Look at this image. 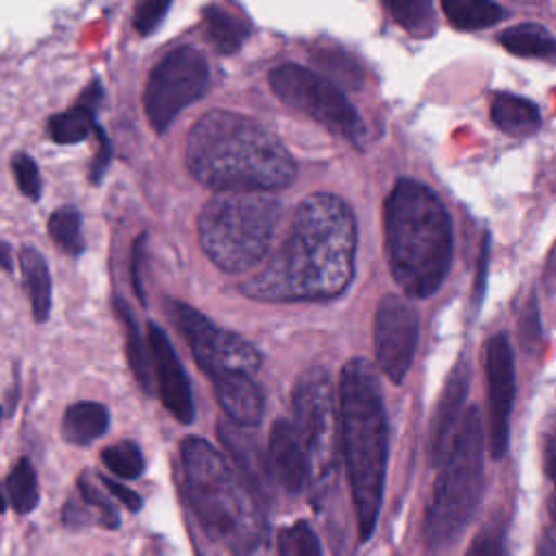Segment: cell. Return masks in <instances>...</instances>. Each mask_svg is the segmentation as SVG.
Wrapping results in <instances>:
<instances>
[{"label": "cell", "instance_id": "obj_14", "mask_svg": "<svg viewBox=\"0 0 556 556\" xmlns=\"http://www.w3.org/2000/svg\"><path fill=\"white\" fill-rule=\"evenodd\" d=\"M148 348L152 354V367L163 406L182 424H191L195 415L189 378L167 339L165 330L156 324L148 326Z\"/></svg>", "mask_w": 556, "mask_h": 556}, {"label": "cell", "instance_id": "obj_38", "mask_svg": "<svg viewBox=\"0 0 556 556\" xmlns=\"http://www.w3.org/2000/svg\"><path fill=\"white\" fill-rule=\"evenodd\" d=\"M11 267H13V261H11V245L0 239V269H2V271H11Z\"/></svg>", "mask_w": 556, "mask_h": 556}, {"label": "cell", "instance_id": "obj_13", "mask_svg": "<svg viewBox=\"0 0 556 556\" xmlns=\"http://www.w3.org/2000/svg\"><path fill=\"white\" fill-rule=\"evenodd\" d=\"M486 384H489V452L502 458L508 450L510 410L515 397V361L506 334H495L486 343Z\"/></svg>", "mask_w": 556, "mask_h": 556}, {"label": "cell", "instance_id": "obj_23", "mask_svg": "<svg viewBox=\"0 0 556 556\" xmlns=\"http://www.w3.org/2000/svg\"><path fill=\"white\" fill-rule=\"evenodd\" d=\"M500 43L517 56H552L556 39L541 24H517L500 35Z\"/></svg>", "mask_w": 556, "mask_h": 556}, {"label": "cell", "instance_id": "obj_8", "mask_svg": "<svg viewBox=\"0 0 556 556\" xmlns=\"http://www.w3.org/2000/svg\"><path fill=\"white\" fill-rule=\"evenodd\" d=\"M295 428L308 458V484L319 500L334 480L339 450V417L334 408V391L326 369H308L293 393Z\"/></svg>", "mask_w": 556, "mask_h": 556}, {"label": "cell", "instance_id": "obj_24", "mask_svg": "<svg viewBox=\"0 0 556 556\" xmlns=\"http://www.w3.org/2000/svg\"><path fill=\"white\" fill-rule=\"evenodd\" d=\"M93 113H96L93 106H89L85 102H78L74 109L50 117L48 132H50L52 141H56V143H78V141L87 139V135L91 130H96Z\"/></svg>", "mask_w": 556, "mask_h": 556}, {"label": "cell", "instance_id": "obj_40", "mask_svg": "<svg viewBox=\"0 0 556 556\" xmlns=\"http://www.w3.org/2000/svg\"><path fill=\"white\" fill-rule=\"evenodd\" d=\"M7 508V500H4V493H2V486H0V513Z\"/></svg>", "mask_w": 556, "mask_h": 556}, {"label": "cell", "instance_id": "obj_7", "mask_svg": "<svg viewBox=\"0 0 556 556\" xmlns=\"http://www.w3.org/2000/svg\"><path fill=\"white\" fill-rule=\"evenodd\" d=\"M482 467L484 428L478 408H471L456 430L424 519V541L430 549H445L463 534L482 495Z\"/></svg>", "mask_w": 556, "mask_h": 556}, {"label": "cell", "instance_id": "obj_6", "mask_svg": "<svg viewBox=\"0 0 556 556\" xmlns=\"http://www.w3.org/2000/svg\"><path fill=\"white\" fill-rule=\"evenodd\" d=\"M278 219L280 202L267 191H219L200 213V245L222 271L241 274L265 258Z\"/></svg>", "mask_w": 556, "mask_h": 556}, {"label": "cell", "instance_id": "obj_10", "mask_svg": "<svg viewBox=\"0 0 556 556\" xmlns=\"http://www.w3.org/2000/svg\"><path fill=\"white\" fill-rule=\"evenodd\" d=\"M211 70L204 54L191 46L167 52L150 72L143 91V109L156 132L169 128L176 115L204 96Z\"/></svg>", "mask_w": 556, "mask_h": 556}, {"label": "cell", "instance_id": "obj_29", "mask_svg": "<svg viewBox=\"0 0 556 556\" xmlns=\"http://www.w3.org/2000/svg\"><path fill=\"white\" fill-rule=\"evenodd\" d=\"M104 465L119 478L132 480L143 473V454L132 441H119L115 445H109L102 450Z\"/></svg>", "mask_w": 556, "mask_h": 556}, {"label": "cell", "instance_id": "obj_2", "mask_svg": "<svg viewBox=\"0 0 556 556\" xmlns=\"http://www.w3.org/2000/svg\"><path fill=\"white\" fill-rule=\"evenodd\" d=\"M185 161L195 180L217 191H274L295 180L289 150L256 119L204 113L187 137Z\"/></svg>", "mask_w": 556, "mask_h": 556}, {"label": "cell", "instance_id": "obj_30", "mask_svg": "<svg viewBox=\"0 0 556 556\" xmlns=\"http://www.w3.org/2000/svg\"><path fill=\"white\" fill-rule=\"evenodd\" d=\"M278 554L282 556H317L321 545L306 521H298L278 534Z\"/></svg>", "mask_w": 556, "mask_h": 556}, {"label": "cell", "instance_id": "obj_33", "mask_svg": "<svg viewBox=\"0 0 556 556\" xmlns=\"http://www.w3.org/2000/svg\"><path fill=\"white\" fill-rule=\"evenodd\" d=\"M78 491H80L83 500H85L89 506H93V508L98 510V519H100L106 528H117V526H119V515H117V510L113 508V504L106 500V495H104L98 486H93L91 482H87L85 476L78 480Z\"/></svg>", "mask_w": 556, "mask_h": 556}, {"label": "cell", "instance_id": "obj_1", "mask_svg": "<svg viewBox=\"0 0 556 556\" xmlns=\"http://www.w3.org/2000/svg\"><path fill=\"white\" fill-rule=\"evenodd\" d=\"M354 250L350 206L332 193H313L298 204L282 245L241 291L267 302L334 298L352 280Z\"/></svg>", "mask_w": 556, "mask_h": 556}, {"label": "cell", "instance_id": "obj_12", "mask_svg": "<svg viewBox=\"0 0 556 556\" xmlns=\"http://www.w3.org/2000/svg\"><path fill=\"white\" fill-rule=\"evenodd\" d=\"M419 339V319L415 308L400 295L380 300L374 319V350L382 374L400 384L413 363Z\"/></svg>", "mask_w": 556, "mask_h": 556}, {"label": "cell", "instance_id": "obj_15", "mask_svg": "<svg viewBox=\"0 0 556 556\" xmlns=\"http://www.w3.org/2000/svg\"><path fill=\"white\" fill-rule=\"evenodd\" d=\"M265 471L282 491L295 495L308 484V458L295 424L278 419L265 452Z\"/></svg>", "mask_w": 556, "mask_h": 556}, {"label": "cell", "instance_id": "obj_21", "mask_svg": "<svg viewBox=\"0 0 556 556\" xmlns=\"http://www.w3.org/2000/svg\"><path fill=\"white\" fill-rule=\"evenodd\" d=\"M20 265L24 274V285L30 295L33 315L37 321H46L52 304V282H50L48 263L37 248L24 245L20 250Z\"/></svg>", "mask_w": 556, "mask_h": 556}, {"label": "cell", "instance_id": "obj_41", "mask_svg": "<svg viewBox=\"0 0 556 556\" xmlns=\"http://www.w3.org/2000/svg\"><path fill=\"white\" fill-rule=\"evenodd\" d=\"M0 419H2V408H0Z\"/></svg>", "mask_w": 556, "mask_h": 556}, {"label": "cell", "instance_id": "obj_35", "mask_svg": "<svg viewBox=\"0 0 556 556\" xmlns=\"http://www.w3.org/2000/svg\"><path fill=\"white\" fill-rule=\"evenodd\" d=\"M143 235L132 243V252H130V278H132V287L137 291V298L143 302V287H141V274H139V265H141V256H143Z\"/></svg>", "mask_w": 556, "mask_h": 556}, {"label": "cell", "instance_id": "obj_37", "mask_svg": "<svg viewBox=\"0 0 556 556\" xmlns=\"http://www.w3.org/2000/svg\"><path fill=\"white\" fill-rule=\"evenodd\" d=\"M545 469H547L549 478L556 482V430L549 437L547 447H545Z\"/></svg>", "mask_w": 556, "mask_h": 556}, {"label": "cell", "instance_id": "obj_25", "mask_svg": "<svg viewBox=\"0 0 556 556\" xmlns=\"http://www.w3.org/2000/svg\"><path fill=\"white\" fill-rule=\"evenodd\" d=\"M391 17L410 35L426 37L434 30L432 0H382Z\"/></svg>", "mask_w": 556, "mask_h": 556}, {"label": "cell", "instance_id": "obj_11", "mask_svg": "<svg viewBox=\"0 0 556 556\" xmlns=\"http://www.w3.org/2000/svg\"><path fill=\"white\" fill-rule=\"evenodd\" d=\"M174 315L187 337L193 358L208 376L215 378L224 371L254 374L258 369L261 354L243 337L215 326L200 311L180 302L174 306Z\"/></svg>", "mask_w": 556, "mask_h": 556}, {"label": "cell", "instance_id": "obj_32", "mask_svg": "<svg viewBox=\"0 0 556 556\" xmlns=\"http://www.w3.org/2000/svg\"><path fill=\"white\" fill-rule=\"evenodd\" d=\"M17 187L24 195L37 200L39 191H41V178H39V169L35 165V161L28 154H15L11 161Z\"/></svg>", "mask_w": 556, "mask_h": 556}, {"label": "cell", "instance_id": "obj_28", "mask_svg": "<svg viewBox=\"0 0 556 556\" xmlns=\"http://www.w3.org/2000/svg\"><path fill=\"white\" fill-rule=\"evenodd\" d=\"M7 486H9L11 506L17 513H30L37 506L39 486H37L35 469L28 458H22L15 463V467L11 469V473L7 478Z\"/></svg>", "mask_w": 556, "mask_h": 556}, {"label": "cell", "instance_id": "obj_31", "mask_svg": "<svg viewBox=\"0 0 556 556\" xmlns=\"http://www.w3.org/2000/svg\"><path fill=\"white\" fill-rule=\"evenodd\" d=\"M172 0H137L132 24L139 35H150L159 28L163 17L167 15Z\"/></svg>", "mask_w": 556, "mask_h": 556}, {"label": "cell", "instance_id": "obj_34", "mask_svg": "<svg viewBox=\"0 0 556 556\" xmlns=\"http://www.w3.org/2000/svg\"><path fill=\"white\" fill-rule=\"evenodd\" d=\"M100 482L106 486V491L111 493V495H115L126 508H130V510H139L141 508V495L139 493H135L130 486H124V484H119L117 480H111V478H106V476H100Z\"/></svg>", "mask_w": 556, "mask_h": 556}, {"label": "cell", "instance_id": "obj_26", "mask_svg": "<svg viewBox=\"0 0 556 556\" xmlns=\"http://www.w3.org/2000/svg\"><path fill=\"white\" fill-rule=\"evenodd\" d=\"M117 306V313H119V319L124 324V334H126V354H128V363H130V369L135 374V378L141 382L143 389H150V361H152V354L150 350L143 348V339L139 334V328L135 324V317L130 315V311L126 308V304L122 300L115 302Z\"/></svg>", "mask_w": 556, "mask_h": 556}, {"label": "cell", "instance_id": "obj_3", "mask_svg": "<svg viewBox=\"0 0 556 556\" xmlns=\"http://www.w3.org/2000/svg\"><path fill=\"white\" fill-rule=\"evenodd\" d=\"M339 426L358 534L376 528L387 473V417L378 376L365 358L343 365L339 382Z\"/></svg>", "mask_w": 556, "mask_h": 556}, {"label": "cell", "instance_id": "obj_20", "mask_svg": "<svg viewBox=\"0 0 556 556\" xmlns=\"http://www.w3.org/2000/svg\"><path fill=\"white\" fill-rule=\"evenodd\" d=\"M109 428V410L98 402H76L65 410L61 434L72 445H89Z\"/></svg>", "mask_w": 556, "mask_h": 556}, {"label": "cell", "instance_id": "obj_16", "mask_svg": "<svg viewBox=\"0 0 556 556\" xmlns=\"http://www.w3.org/2000/svg\"><path fill=\"white\" fill-rule=\"evenodd\" d=\"M215 395L224 413L237 426H256L263 417V393L248 371H224L215 378Z\"/></svg>", "mask_w": 556, "mask_h": 556}, {"label": "cell", "instance_id": "obj_36", "mask_svg": "<svg viewBox=\"0 0 556 556\" xmlns=\"http://www.w3.org/2000/svg\"><path fill=\"white\" fill-rule=\"evenodd\" d=\"M100 132V130H98ZM100 141H102V148H100V152L96 154V161H93V169H91V180H100V176H102V172L106 169V165L111 163V148H109V141H106V137L100 132Z\"/></svg>", "mask_w": 556, "mask_h": 556}, {"label": "cell", "instance_id": "obj_19", "mask_svg": "<svg viewBox=\"0 0 556 556\" xmlns=\"http://www.w3.org/2000/svg\"><path fill=\"white\" fill-rule=\"evenodd\" d=\"M202 24L206 39L222 54L237 52L250 37V24L219 4H208L202 11Z\"/></svg>", "mask_w": 556, "mask_h": 556}, {"label": "cell", "instance_id": "obj_27", "mask_svg": "<svg viewBox=\"0 0 556 556\" xmlns=\"http://www.w3.org/2000/svg\"><path fill=\"white\" fill-rule=\"evenodd\" d=\"M48 232L52 241L67 254L76 256L83 252V226L80 213L74 206L56 208L48 219Z\"/></svg>", "mask_w": 556, "mask_h": 556}, {"label": "cell", "instance_id": "obj_5", "mask_svg": "<svg viewBox=\"0 0 556 556\" xmlns=\"http://www.w3.org/2000/svg\"><path fill=\"white\" fill-rule=\"evenodd\" d=\"M185 493L204 534L235 554H252L265 541V515L252 486L202 439L180 445Z\"/></svg>", "mask_w": 556, "mask_h": 556}, {"label": "cell", "instance_id": "obj_39", "mask_svg": "<svg viewBox=\"0 0 556 556\" xmlns=\"http://www.w3.org/2000/svg\"><path fill=\"white\" fill-rule=\"evenodd\" d=\"M552 530H554V549H556V506H554V510H552Z\"/></svg>", "mask_w": 556, "mask_h": 556}, {"label": "cell", "instance_id": "obj_22", "mask_svg": "<svg viewBox=\"0 0 556 556\" xmlns=\"http://www.w3.org/2000/svg\"><path fill=\"white\" fill-rule=\"evenodd\" d=\"M441 7L445 17L460 30H480L506 15L495 0H441Z\"/></svg>", "mask_w": 556, "mask_h": 556}, {"label": "cell", "instance_id": "obj_4", "mask_svg": "<svg viewBox=\"0 0 556 556\" xmlns=\"http://www.w3.org/2000/svg\"><path fill=\"white\" fill-rule=\"evenodd\" d=\"M384 245L395 282L413 298H428L447 276L452 224L426 185L404 178L384 202Z\"/></svg>", "mask_w": 556, "mask_h": 556}, {"label": "cell", "instance_id": "obj_18", "mask_svg": "<svg viewBox=\"0 0 556 556\" xmlns=\"http://www.w3.org/2000/svg\"><path fill=\"white\" fill-rule=\"evenodd\" d=\"M491 119L502 132L510 137L532 135L541 126L539 109L530 100L513 93H500L493 98Z\"/></svg>", "mask_w": 556, "mask_h": 556}, {"label": "cell", "instance_id": "obj_17", "mask_svg": "<svg viewBox=\"0 0 556 556\" xmlns=\"http://www.w3.org/2000/svg\"><path fill=\"white\" fill-rule=\"evenodd\" d=\"M469 365L460 358L456 363V367L452 369L443 393L439 397V406L434 410V419H432V430H430V452L434 458H441L447 441H450V432L456 424V417L460 413V406L465 402L467 389H469Z\"/></svg>", "mask_w": 556, "mask_h": 556}, {"label": "cell", "instance_id": "obj_9", "mask_svg": "<svg viewBox=\"0 0 556 556\" xmlns=\"http://www.w3.org/2000/svg\"><path fill=\"white\" fill-rule=\"evenodd\" d=\"M269 85L285 104L313 117L332 132L350 141H361L365 135L358 111L330 78L298 63H285L271 70Z\"/></svg>", "mask_w": 556, "mask_h": 556}]
</instances>
